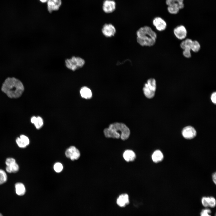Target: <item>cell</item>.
I'll return each instance as SVG.
<instances>
[{"mask_svg": "<svg viewBox=\"0 0 216 216\" xmlns=\"http://www.w3.org/2000/svg\"><path fill=\"white\" fill-rule=\"evenodd\" d=\"M2 91L10 98L20 97L24 88L22 82L15 77H8L5 79L2 87Z\"/></svg>", "mask_w": 216, "mask_h": 216, "instance_id": "6da1fadb", "label": "cell"}, {"mask_svg": "<svg viewBox=\"0 0 216 216\" xmlns=\"http://www.w3.org/2000/svg\"><path fill=\"white\" fill-rule=\"evenodd\" d=\"M136 34V41L142 46H152L156 42L157 34L149 26L140 27L137 30Z\"/></svg>", "mask_w": 216, "mask_h": 216, "instance_id": "7a4b0ae2", "label": "cell"}, {"mask_svg": "<svg viewBox=\"0 0 216 216\" xmlns=\"http://www.w3.org/2000/svg\"><path fill=\"white\" fill-rule=\"evenodd\" d=\"M104 133L107 138L118 139L123 140H127L129 137L130 131L129 128L124 123L115 122L110 124L104 130Z\"/></svg>", "mask_w": 216, "mask_h": 216, "instance_id": "3957f363", "label": "cell"}, {"mask_svg": "<svg viewBox=\"0 0 216 216\" xmlns=\"http://www.w3.org/2000/svg\"><path fill=\"white\" fill-rule=\"evenodd\" d=\"M85 63V60L79 56H73L70 58L66 59L65 61L66 67L73 71L82 68Z\"/></svg>", "mask_w": 216, "mask_h": 216, "instance_id": "277c9868", "label": "cell"}, {"mask_svg": "<svg viewBox=\"0 0 216 216\" xmlns=\"http://www.w3.org/2000/svg\"><path fill=\"white\" fill-rule=\"evenodd\" d=\"M156 88V81L153 78L148 80L144 84L143 91L145 96L148 98H152L154 96Z\"/></svg>", "mask_w": 216, "mask_h": 216, "instance_id": "5b68a950", "label": "cell"}, {"mask_svg": "<svg viewBox=\"0 0 216 216\" xmlns=\"http://www.w3.org/2000/svg\"><path fill=\"white\" fill-rule=\"evenodd\" d=\"M116 32L115 26L112 23H106L102 26L101 32L106 37L109 38L114 36Z\"/></svg>", "mask_w": 216, "mask_h": 216, "instance_id": "8992f818", "label": "cell"}, {"mask_svg": "<svg viewBox=\"0 0 216 216\" xmlns=\"http://www.w3.org/2000/svg\"><path fill=\"white\" fill-rule=\"evenodd\" d=\"M173 34L178 39L183 40L186 38L188 32L185 27L182 25L176 27L173 30Z\"/></svg>", "mask_w": 216, "mask_h": 216, "instance_id": "52a82bcc", "label": "cell"}, {"mask_svg": "<svg viewBox=\"0 0 216 216\" xmlns=\"http://www.w3.org/2000/svg\"><path fill=\"white\" fill-rule=\"evenodd\" d=\"M116 4L114 0H104L102 5L103 12L106 14H111L116 10Z\"/></svg>", "mask_w": 216, "mask_h": 216, "instance_id": "ba28073f", "label": "cell"}, {"mask_svg": "<svg viewBox=\"0 0 216 216\" xmlns=\"http://www.w3.org/2000/svg\"><path fill=\"white\" fill-rule=\"evenodd\" d=\"M152 24L156 29L160 32L165 30L167 27L166 22L160 16L154 17L152 20Z\"/></svg>", "mask_w": 216, "mask_h": 216, "instance_id": "9c48e42d", "label": "cell"}, {"mask_svg": "<svg viewBox=\"0 0 216 216\" xmlns=\"http://www.w3.org/2000/svg\"><path fill=\"white\" fill-rule=\"evenodd\" d=\"M65 155L67 158L74 160L79 158L80 153L75 146H72L67 149L65 152Z\"/></svg>", "mask_w": 216, "mask_h": 216, "instance_id": "30bf717a", "label": "cell"}, {"mask_svg": "<svg viewBox=\"0 0 216 216\" xmlns=\"http://www.w3.org/2000/svg\"><path fill=\"white\" fill-rule=\"evenodd\" d=\"M183 136L186 139H191L196 135V132L194 128L191 126H187L184 128L182 131Z\"/></svg>", "mask_w": 216, "mask_h": 216, "instance_id": "8fae6325", "label": "cell"}, {"mask_svg": "<svg viewBox=\"0 0 216 216\" xmlns=\"http://www.w3.org/2000/svg\"><path fill=\"white\" fill-rule=\"evenodd\" d=\"M62 4L61 0H48L47 9L50 13L58 10Z\"/></svg>", "mask_w": 216, "mask_h": 216, "instance_id": "7c38bea8", "label": "cell"}, {"mask_svg": "<svg viewBox=\"0 0 216 216\" xmlns=\"http://www.w3.org/2000/svg\"><path fill=\"white\" fill-rule=\"evenodd\" d=\"M116 202L118 206L122 207H125L129 203L128 195L126 194H121L117 199Z\"/></svg>", "mask_w": 216, "mask_h": 216, "instance_id": "4fadbf2b", "label": "cell"}, {"mask_svg": "<svg viewBox=\"0 0 216 216\" xmlns=\"http://www.w3.org/2000/svg\"><path fill=\"white\" fill-rule=\"evenodd\" d=\"M29 138L26 136L22 135L16 140V142L18 146L22 148H26L29 144Z\"/></svg>", "mask_w": 216, "mask_h": 216, "instance_id": "5bb4252c", "label": "cell"}, {"mask_svg": "<svg viewBox=\"0 0 216 216\" xmlns=\"http://www.w3.org/2000/svg\"><path fill=\"white\" fill-rule=\"evenodd\" d=\"M164 155L162 152L159 150H155L152 155L153 161L155 163H159L163 160Z\"/></svg>", "mask_w": 216, "mask_h": 216, "instance_id": "9a60e30c", "label": "cell"}, {"mask_svg": "<svg viewBox=\"0 0 216 216\" xmlns=\"http://www.w3.org/2000/svg\"><path fill=\"white\" fill-rule=\"evenodd\" d=\"M168 12L172 15H176L178 14L180 9L178 4L177 3H172L167 6V8Z\"/></svg>", "mask_w": 216, "mask_h": 216, "instance_id": "2e32d148", "label": "cell"}, {"mask_svg": "<svg viewBox=\"0 0 216 216\" xmlns=\"http://www.w3.org/2000/svg\"><path fill=\"white\" fill-rule=\"evenodd\" d=\"M15 191L16 194L20 196L25 194L26 192L25 187L22 183L18 182L15 184Z\"/></svg>", "mask_w": 216, "mask_h": 216, "instance_id": "e0dca14e", "label": "cell"}, {"mask_svg": "<svg viewBox=\"0 0 216 216\" xmlns=\"http://www.w3.org/2000/svg\"><path fill=\"white\" fill-rule=\"evenodd\" d=\"M123 157L124 160L127 161H132L135 158L136 155L132 150H128L124 153Z\"/></svg>", "mask_w": 216, "mask_h": 216, "instance_id": "ac0fdd59", "label": "cell"}, {"mask_svg": "<svg viewBox=\"0 0 216 216\" xmlns=\"http://www.w3.org/2000/svg\"><path fill=\"white\" fill-rule=\"evenodd\" d=\"M193 40L189 38H186L182 40L180 44V47L182 49L184 50L186 49L191 50V47Z\"/></svg>", "mask_w": 216, "mask_h": 216, "instance_id": "d6986e66", "label": "cell"}, {"mask_svg": "<svg viewBox=\"0 0 216 216\" xmlns=\"http://www.w3.org/2000/svg\"><path fill=\"white\" fill-rule=\"evenodd\" d=\"M81 96L86 99H90L92 97V92L91 90L86 87L82 88L80 91Z\"/></svg>", "mask_w": 216, "mask_h": 216, "instance_id": "ffe728a7", "label": "cell"}, {"mask_svg": "<svg viewBox=\"0 0 216 216\" xmlns=\"http://www.w3.org/2000/svg\"><path fill=\"white\" fill-rule=\"evenodd\" d=\"M31 122L33 124L37 129L40 128L43 125V121L42 119L40 117L33 116L31 119Z\"/></svg>", "mask_w": 216, "mask_h": 216, "instance_id": "44dd1931", "label": "cell"}, {"mask_svg": "<svg viewBox=\"0 0 216 216\" xmlns=\"http://www.w3.org/2000/svg\"><path fill=\"white\" fill-rule=\"evenodd\" d=\"M184 0H166L165 3L167 6L172 3H177L179 6L180 10L183 9L184 7Z\"/></svg>", "mask_w": 216, "mask_h": 216, "instance_id": "7402d4cb", "label": "cell"}, {"mask_svg": "<svg viewBox=\"0 0 216 216\" xmlns=\"http://www.w3.org/2000/svg\"><path fill=\"white\" fill-rule=\"evenodd\" d=\"M201 49V45L199 42L196 40H193L191 47V51L194 52H197Z\"/></svg>", "mask_w": 216, "mask_h": 216, "instance_id": "603a6c76", "label": "cell"}, {"mask_svg": "<svg viewBox=\"0 0 216 216\" xmlns=\"http://www.w3.org/2000/svg\"><path fill=\"white\" fill-rule=\"evenodd\" d=\"M7 180V176L6 172L3 170L0 169V185L5 183Z\"/></svg>", "mask_w": 216, "mask_h": 216, "instance_id": "cb8c5ba5", "label": "cell"}, {"mask_svg": "<svg viewBox=\"0 0 216 216\" xmlns=\"http://www.w3.org/2000/svg\"><path fill=\"white\" fill-rule=\"evenodd\" d=\"M216 205V200L215 198L213 196H208V207L214 208Z\"/></svg>", "mask_w": 216, "mask_h": 216, "instance_id": "d4e9b609", "label": "cell"}, {"mask_svg": "<svg viewBox=\"0 0 216 216\" xmlns=\"http://www.w3.org/2000/svg\"><path fill=\"white\" fill-rule=\"evenodd\" d=\"M9 166L10 168L11 173H16L19 170V166L16 162L14 163Z\"/></svg>", "mask_w": 216, "mask_h": 216, "instance_id": "484cf974", "label": "cell"}, {"mask_svg": "<svg viewBox=\"0 0 216 216\" xmlns=\"http://www.w3.org/2000/svg\"><path fill=\"white\" fill-rule=\"evenodd\" d=\"M53 168L55 172H60L63 170V166L62 164L57 162L54 164Z\"/></svg>", "mask_w": 216, "mask_h": 216, "instance_id": "4316f807", "label": "cell"}, {"mask_svg": "<svg viewBox=\"0 0 216 216\" xmlns=\"http://www.w3.org/2000/svg\"><path fill=\"white\" fill-rule=\"evenodd\" d=\"M211 210L207 208L202 209L200 213V216H212L210 215Z\"/></svg>", "mask_w": 216, "mask_h": 216, "instance_id": "83f0119b", "label": "cell"}, {"mask_svg": "<svg viewBox=\"0 0 216 216\" xmlns=\"http://www.w3.org/2000/svg\"><path fill=\"white\" fill-rule=\"evenodd\" d=\"M182 54L185 58H189L191 56V50L188 49L183 50Z\"/></svg>", "mask_w": 216, "mask_h": 216, "instance_id": "f1b7e54d", "label": "cell"}, {"mask_svg": "<svg viewBox=\"0 0 216 216\" xmlns=\"http://www.w3.org/2000/svg\"><path fill=\"white\" fill-rule=\"evenodd\" d=\"M201 202L202 205L205 208L208 207V196H203L201 200Z\"/></svg>", "mask_w": 216, "mask_h": 216, "instance_id": "f546056e", "label": "cell"}, {"mask_svg": "<svg viewBox=\"0 0 216 216\" xmlns=\"http://www.w3.org/2000/svg\"><path fill=\"white\" fill-rule=\"evenodd\" d=\"M16 162L15 160L12 158H7L5 163L7 166H9Z\"/></svg>", "mask_w": 216, "mask_h": 216, "instance_id": "4dcf8cb0", "label": "cell"}, {"mask_svg": "<svg viewBox=\"0 0 216 216\" xmlns=\"http://www.w3.org/2000/svg\"><path fill=\"white\" fill-rule=\"evenodd\" d=\"M216 93L215 92H213L211 96V100L212 102L214 104H215L216 103Z\"/></svg>", "mask_w": 216, "mask_h": 216, "instance_id": "1f68e13d", "label": "cell"}, {"mask_svg": "<svg viewBox=\"0 0 216 216\" xmlns=\"http://www.w3.org/2000/svg\"><path fill=\"white\" fill-rule=\"evenodd\" d=\"M212 180L213 182L215 184H216V172H214L212 175Z\"/></svg>", "mask_w": 216, "mask_h": 216, "instance_id": "d6a6232c", "label": "cell"}, {"mask_svg": "<svg viewBox=\"0 0 216 216\" xmlns=\"http://www.w3.org/2000/svg\"><path fill=\"white\" fill-rule=\"evenodd\" d=\"M48 0H39V1L42 3H45L47 2Z\"/></svg>", "mask_w": 216, "mask_h": 216, "instance_id": "836d02e7", "label": "cell"}, {"mask_svg": "<svg viewBox=\"0 0 216 216\" xmlns=\"http://www.w3.org/2000/svg\"><path fill=\"white\" fill-rule=\"evenodd\" d=\"M0 216H3L2 214L1 213H0Z\"/></svg>", "mask_w": 216, "mask_h": 216, "instance_id": "e575fe53", "label": "cell"}]
</instances>
